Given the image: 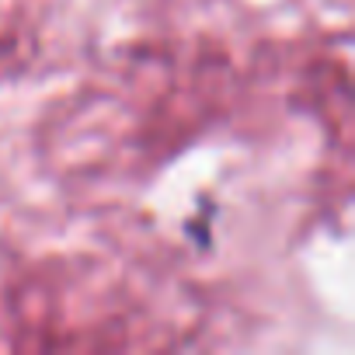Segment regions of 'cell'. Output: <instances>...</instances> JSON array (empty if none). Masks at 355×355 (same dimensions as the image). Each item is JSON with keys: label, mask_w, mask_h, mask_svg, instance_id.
<instances>
[]
</instances>
